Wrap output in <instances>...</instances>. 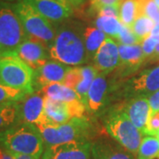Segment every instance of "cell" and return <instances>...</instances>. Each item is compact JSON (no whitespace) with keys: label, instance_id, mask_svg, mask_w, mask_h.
Instances as JSON below:
<instances>
[{"label":"cell","instance_id":"1","mask_svg":"<svg viewBox=\"0 0 159 159\" xmlns=\"http://www.w3.org/2000/svg\"><path fill=\"white\" fill-rule=\"evenodd\" d=\"M48 50L51 59L66 66H79L89 60L83 42V30L74 22L59 27Z\"/></svg>","mask_w":159,"mask_h":159},{"label":"cell","instance_id":"2","mask_svg":"<svg viewBox=\"0 0 159 159\" xmlns=\"http://www.w3.org/2000/svg\"><path fill=\"white\" fill-rule=\"evenodd\" d=\"M0 146L11 153L29 155L38 159L44 151V142L38 128L25 122L1 131Z\"/></svg>","mask_w":159,"mask_h":159},{"label":"cell","instance_id":"3","mask_svg":"<svg viewBox=\"0 0 159 159\" xmlns=\"http://www.w3.org/2000/svg\"><path fill=\"white\" fill-rule=\"evenodd\" d=\"M34 125L38 128L46 147L74 141L89 142L90 134V125L86 117L74 118L61 125L44 122Z\"/></svg>","mask_w":159,"mask_h":159},{"label":"cell","instance_id":"4","mask_svg":"<svg viewBox=\"0 0 159 159\" xmlns=\"http://www.w3.org/2000/svg\"><path fill=\"white\" fill-rule=\"evenodd\" d=\"M0 83L34 93V71L15 54L9 51L0 54Z\"/></svg>","mask_w":159,"mask_h":159},{"label":"cell","instance_id":"5","mask_svg":"<svg viewBox=\"0 0 159 159\" xmlns=\"http://www.w3.org/2000/svg\"><path fill=\"white\" fill-rule=\"evenodd\" d=\"M12 7L29 37L43 43L49 49L57 33L53 24L24 0L12 5Z\"/></svg>","mask_w":159,"mask_h":159},{"label":"cell","instance_id":"6","mask_svg":"<svg viewBox=\"0 0 159 159\" xmlns=\"http://www.w3.org/2000/svg\"><path fill=\"white\" fill-rule=\"evenodd\" d=\"M104 123L110 136L127 151L137 155L142 141V133L132 123L123 110L109 114Z\"/></svg>","mask_w":159,"mask_h":159},{"label":"cell","instance_id":"7","mask_svg":"<svg viewBox=\"0 0 159 159\" xmlns=\"http://www.w3.org/2000/svg\"><path fill=\"white\" fill-rule=\"evenodd\" d=\"M28 38L12 6L0 2V54L14 51Z\"/></svg>","mask_w":159,"mask_h":159},{"label":"cell","instance_id":"8","mask_svg":"<svg viewBox=\"0 0 159 159\" xmlns=\"http://www.w3.org/2000/svg\"><path fill=\"white\" fill-rule=\"evenodd\" d=\"M159 89V66L142 72L127 82L125 94L128 97H149Z\"/></svg>","mask_w":159,"mask_h":159},{"label":"cell","instance_id":"9","mask_svg":"<svg viewBox=\"0 0 159 159\" xmlns=\"http://www.w3.org/2000/svg\"><path fill=\"white\" fill-rule=\"evenodd\" d=\"M91 142H74L46 147L42 159H90Z\"/></svg>","mask_w":159,"mask_h":159},{"label":"cell","instance_id":"10","mask_svg":"<svg viewBox=\"0 0 159 159\" xmlns=\"http://www.w3.org/2000/svg\"><path fill=\"white\" fill-rule=\"evenodd\" d=\"M14 52L34 72L43 66L50 57L48 47L31 37L18 46Z\"/></svg>","mask_w":159,"mask_h":159},{"label":"cell","instance_id":"11","mask_svg":"<svg viewBox=\"0 0 159 159\" xmlns=\"http://www.w3.org/2000/svg\"><path fill=\"white\" fill-rule=\"evenodd\" d=\"M44 102L45 96L41 91L27 95L20 102V122L34 125L49 122L44 113Z\"/></svg>","mask_w":159,"mask_h":159},{"label":"cell","instance_id":"12","mask_svg":"<svg viewBox=\"0 0 159 159\" xmlns=\"http://www.w3.org/2000/svg\"><path fill=\"white\" fill-rule=\"evenodd\" d=\"M94 67L100 74H109L118 68L120 64L119 44L111 37H106L93 58Z\"/></svg>","mask_w":159,"mask_h":159},{"label":"cell","instance_id":"13","mask_svg":"<svg viewBox=\"0 0 159 159\" xmlns=\"http://www.w3.org/2000/svg\"><path fill=\"white\" fill-rule=\"evenodd\" d=\"M70 67L56 60H48L41 67L34 72V89L41 90L43 87L62 83Z\"/></svg>","mask_w":159,"mask_h":159},{"label":"cell","instance_id":"14","mask_svg":"<svg viewBox=\"0 0 159 159\" xmlns=\"http://www.w3.org/2000/svg\"><path fill=\"white\" fill-rule=\"evenodd\" d=\"M52 24L63 22L73 13V8L58 0H24Z\"/></svg>","mask_w":159,"mask_h":159},{"label":"cell","instance_id":"15","mask_svg":"<svg viewBox=\"0 0 159 159\" xmlns=\"http://www.w3.org/2000/svg\"><path fill=\"white\" fill-rule=\"evenodd\" d=\"M108 74H98L93 80L86 99V109L92 114L99 113L105 106L108 96Z\"/></svg>","mask_w":159,"mask_h":159},{"label":"cell","instance_id":"16","mask_svg":"<svg viewBox=\"0 0 159 159\" xmlns=\"http://www.w3.org/2000/svg\"><path fill=\"white\" fill-rule=\"evenodd\" d=\"M90 159H137L134 154L107 139H99L91 143Z\"/></svg>","mask_w":159,"mask_h":159},{"label":"cell","instance_id":"17","mask_svg":"<svg viewBox=\"0 0 159 159\" xmlns=\"http://www.w3.org/2000/svg\"><path fill=\"white\" fill-rule=\"evenodd\" d=\"M123 111L132 121V123L143 134L148 120L152 114L148 99L142 97H135L126 103Z\"/></svg>","mask_w":159,"mask_h":159},{"label":"cell","instance_id":"18","mask_svg":"<svg viewBox=\"0 0 159 159\" xmlns=\"http://www.w3.org/2000/svg\"><path fill=\"white\" fill-rule=\"evenodd\" d=\"M119 52L120 60L119 67H122L123 71H126L128 74L139 68L146 59L142 44H119Z\"/></svg>","mask_w":159,"mask_h":159},{"label":"cell","instance_id":"19","mask_svg":"<svg viewBox=\"0 0 159 159\" xmlns=\"http://www.w3.org/2000/svg\"><path fill=\"white\" fill-rule=\"evenodd\" d=\"M44 113L49 122L57 125L65 124L72 119L66 102L54 101L48 97H45Z\"/></svg>","mask_w":159,"mask_h":159},{"label":"cell","instance_id":"20","mask_svg":"<svg viewBox=\"0 0 159 159\" xmlns=\"http://www.w3.org/2000/svg\"><path fill=\"white\" fill-rule=\"evenodd\" d=\"M39 91H41L45 97H48L54 101L70 103L80 99L79 96L74 89L63 85L62 83L50 84L43 87Z\"/></svg>","mask_w":159,"mask_h":159},{"label":"cell","instance_id":"21","mask_svg":"<svg viewBox=\"0 0 159 159\" xmlns=\"http://www.w3.org/2000/svg\"><path fill=\"white\" fill-rule=\"evenodd\" d=\"M20 122V102H0V132Z\"/></svg>","mask_w":159,"mask_h":159},{"label":"cell","instance_id":"22","mask_svg":"<svg viewBox=\"0 0 159 159\" xmlns=\"http://www.w3.org/2000/svg\"><path fill=\"white\" fill-rule=\"evenodd\" d=\"M106 37V34L96 27H87L83 29V42L89 60H93Z\"/></svg>","mask_w":159,"mask_h":159},{"label":"cell","instance_id":"23","mask_svg":"<svg viewBox=\"0 0 159 159\" xmlns=\"http://www.w3.org/2000/svg\"><path fill=\"white\" fill-rule=\"evenodd\" d=\"M141 15H142V10L138 0H122L120 2L119 19L123 25L131 28L134 20Z\"/></svg>","mask_w":159,"mask_h":159},{"label":"cell","instance_id":"24","mask_svg":"<svg viewBox=\"0 0 159 159\" xmlns=\"http://www.w3.org/2000/svg\"><path fill=\"white\" fill-rule=\"evenodd\" d=\"M137 159H159V140L155 136L143 138L137 153Z\"/></svg>","mask_w":159,"mask_h":159},{"label":"cell","instance_id":"25","mask_svg":"<svg viewBox=\"0 0 159 159\" xmlns=\"http://www.w3.org/2000/svg\"><path fill=\"white\" fill-rule=\"evenodd\" d=\"M81 69H82L83 78L74 91L77 93L80 99L86 106V99H87V96H88V92H89V89L90 88L93 80L96 79V77L98 75V72L94 66H82Z\"/></svg>","mask_w":159,"mask_h":159},{"label":"cell","instance_id":"26","mask_svg":"<svg viewBox=\"0 0 159 159\" xmlns=\"http://www.w3.org/2000/svg\"><path fill=\"white\" fill-rule=\"evenodd\" d=\"M95 26L105 34H108L113 38H117L122 23L120 22L119 18L99 16L97 17L95 20Z\"/></svg>","mask_w":159,"mask_h":159},{"label":"cell","instance_id":"27","mask_svg":"<svg viewBox=\"0 0 159 159\" xmlns=\"http://www.w3.org/2000/svg\"><path fill=\"white\" fill-rule=\"evenodd\" d=\"M155 26V22L146 15H141L137 18L131 26L132 31L139 39L142 41L148 37Z\"/></svg>","mask_w":159,"mask_h":159},{"label":"cell","instance_id":"28","mask_svg":"<svg viewBox=\"0 0 159 159\" xmlns=\"http://www.w3.org/2000/svg\"><path fill=\"white\" fill-rule=\"evenodd\" d=\"M29 93L0 83V102H20Z\"/></svg>","mask_w":159,"mask_h":159},{"label":"cell","instance_id":"29","mask_svg":"<svg viewBox=\"0 0 159 159\" xmlns=\"http://www.w3.org/2000/svg\"><path fill=\"white\" fill-rule=\"evenodd\" d=\"M82 78H83V74H82L81 67H74V68L70 67L65 76L62 84L75 90L77 86L82 80Z\"/></svg>","mask_w":159,"mask_h":159},{"label":"cell","instance_id":"30","mask_svg":"<svg viewBox=\"0 0 159 159\" xmlns=\"http://www.w3.org/2000/svg\"><path fill=\"white\" fill-rule=\"evenodd\" d=\"M116 39L120 43L119 44H125V45L142 44V41L134 34V33L132 31L131 28H128L123 24L121 26L119 35Z\"/></svg>","mask_w":159,"mask_h":159},{"label":"cell","instance_id":"31","mask_svg":"<svg viewBox=\"0 0 159 159\" xmlns=\"http://www.w3.org/2000/svg\"><path fill=\"white\" fill-rule=\"evenodd\" d=\"M159 44V34H150L148 37L143 40L142 43V51L144 52V55L146 58L151 57L153 55L154 51L156 50L157 46Z\"/></svg>","mask_w":159,"mask_h":159},{"label":"cell","instance_id":"32","mask_svg":"<svg viewBox=\"0 0 159 159\" xmlns=\"http://www.w3.org/2000/svg\"><path fill=\"white\" fill-rule=\"evenodd\" d=\"M159 131V111L156 113L151 114L150 118L148 120V123L146 125L145 131L143 134L149 135V136H155L157 135V132Z\"/></svg>","mask_w":159,"mask_h":159},{"label":"cell","instance_id":"33","mask_svg":"<svg viewBox=\"0 0 159 159\" xmlns=\"http://www.w3.org/2000/svg\"><path fill=\"white\" fill-rule=\"evenodd\" d=\"M95 14L97 17L99 16H106V17L119 18V6H104L98 8Z\"/></svg>","mask_w":159,"mask_h":159},{"label":"cell","instance_id":"34","mask_svg":"<svg viewBox=\"0 0 159 159\" xmlns=\"http://www.w3.org/2000/svg\"><path fill=\"white\" fill-rule=\"evenodd\" d=\"M89 12L95 14L98 8L104 6H119L120 0H89Z\"/></svg>","mask_w":159,"mask_h":159},{"label":"cell","instance_id":"35","mask_svg":"<svg viewBox=\"0 0 159 159\" xmlns=\"http://www.w3.org/2000/svg\"><path fill=\"white\" fill-rule=\"evenodd\" d=\"M148 102L152 114L159 111V89L148 97Z\"/></svg>","mask_w":159,"mask_h":159},{"label":"cell","instance_id":"36","mask_svg":"<svg viewBox=\"0 0 159 159\" xmlns=\"http://www.w3.org/2000/svg\"><path fill=\"white\" fill-rule=\"evenodd\" d=\"M65 5L70 6L71 8H77L82 5L85 0H60Z\"/></svg>","mask_w":159,"mask_h":159},{"label":"cell","instance_id":"37","mask_svg":"<svg viewBox=\"0 0 159 159\" xmlns=\"http://www.w3.org/2000/svg\"><path fill=\"white\" fill-rule=\"evenodd\" d=\"M0 159H14V154L0 146Z\"/></svg>","mask_w":159,"mask_h":159},{"label":"cell","instance_id":"38","mask_svg":"<svg viewBox=\"0 0 159 159\" xmlns=\"http://www.w3.org/2000/svg\"><path fill=\"white\" fill-rule=\"evenodd\" d=\"M14 159H38L34 157L24 154H14Z\"/></svg>","mask_w":159,"mask_h":159},{"label":"cell","instance_id":"39","mask_svg":"<svg viewBox=\"0 0 159 159\" xmlns=\"http://www.w3.org/2000/svg\"><path fill=\"white\" fill-rule=\"evenodd\" d=\"M151 61H159V44L157 46L156 50L154 51L153 55L150 57Z\"/></svg>","mask_w":159,"mask_h":159},{"label":"cell","instance_id":"40","mask_svg":"<svg viewBox=\"0 0 159 159\" xmlns=\"http://www.w3.org/2000/svg\"><path fill=\"white\" fill-rule=\"evenodd\" d=\"M154 1H155V3H156V4L157 5V6L159 7V0H154Z\"/></svg>","mask_w":159,"mask_h":159},{"label":"cell","instance_id":"41","mask_svg":"<svg viewBox=\"0 0 159 159\" xmlns=\"http://www.w3.org/2000/svg\"><path fill=\"white\" fill-rule=\"evenodd\" d=\"M157 138H158V140H159V131L157 132Z\"/></svg>","mask_w":159,"mask_h":159},{"label":"cell","instance_id":"42","mask_svg":"<svg viewBox=\"0 0 159 159\" xmlns=\"http://www.w3.org/2000/svg\"><path fill=\"white\" fill-rule=\"evenodd\" d=\"M8 1H11V0H8Z\"/></svg>","mask_w":159,"mask_h":159},{"label":"cell","instance_id":"43","mask_svg":"<svg viewBox=\"0 0 159 159\" xmlns=\"http://www.w3.org/2000/svg\"><path fill=\"white\" fill-rule=\"evenodd\" d=\"M121 1H122V0H120V2H121Z\"/></svg>","mask_w":159,"mask_h":159},{"label":"cell","instance_id":"44","mask_svg":"<svg viewBox=\"0 0 159 159\" xmlns=\"http://www.w3.org/2000/svg\"><path fill=\"white\" fill-rule=\"evenodd\" d=\"M58 1H60V0H58Z\"/></svg>","mask_w":159,"mask_h":159}]
</instances>
